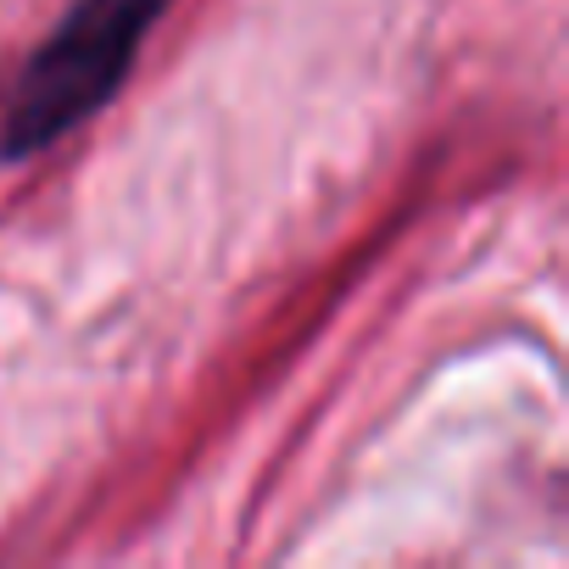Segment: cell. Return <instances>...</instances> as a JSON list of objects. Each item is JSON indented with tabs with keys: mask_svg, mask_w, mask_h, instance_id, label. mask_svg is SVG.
<instances>
[{
	"mask_svg": "<svg viewBox=\"0 0 569 569\" xmlns=\"http://www.w3.org/2000/svg\"><path fill=\"white\" fill-rule=\"evenodd\" d=\"M168 7L173 0H73L68 18L29 57V68L12 90L0 162L40 157L62 134H73L84 118H96L129 79L151 23Z\"/></svg>",
	"mask_w": 569,
	"mask_h": 569,
	"instance_id": "cell-1",
	"label": "cell"
}]
</instances>
